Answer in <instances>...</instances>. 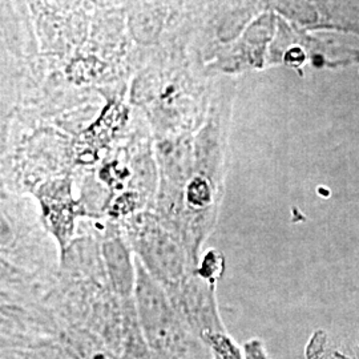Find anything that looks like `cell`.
Masks as SVG:
<instances>
[{
	"label": "cell",
	"mask_w": 359,
	"mask_h": 359,
	"mask_svg": "<svg viewBox=\"0 0 359 359\" xmlns=\"http://www.w3.org/2000/svg\"><path fill=\"white\" fill-rule=\"evenodd\" d=\"M208 344L217 353L221 359H243L238 348L234 346L231 339L224 334H208L205 337Z\"/></svg>",
	"instance_id": "obj_1"
},
{
	"label": "cell",
	"mask_w": 359,
	"mask_h": 359,
	"mask_svg": "<svg viewBox=\"0 0 359 359\" xmlns=\"http://www.w3.org/2000/svg\"><path fill=\"white\" fill-rule=\"evenodd\" d=\"M244 350L245 359H270L259 341H249Z\"/></svg>",
	"instance_id": "obj_2"
}]
</instances>
